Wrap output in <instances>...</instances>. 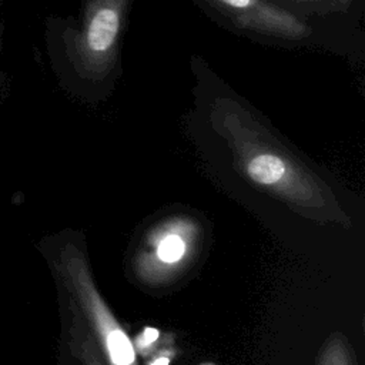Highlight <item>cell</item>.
Segmentation results:
<instances>
[{
    "label": "cell",
    "mask_w": 365,
    "mask_h": 365,
    "mask_svg": "<svg viewBox=\"0 0 365 365\" xmlns=\"http://www.w3.org/2000/svg\"><path fill=\"white\" fill-rule=\"evenodd\" d=\"M297 1H304V3H308V1H311V3H319V1H322V0H297Z\"/></svg>",
    "instance_id": "obj_9"
},
{
    "label": "cell",
    "mask_w": 365,
    "mask_h": 365,
    "mask_svg": "<svg viewBox=\"0 0 365 365\" xmlns=\"http://www.w3.org/2000/svg\"><path fill=\"white\" fill-rule=\"evenodd\" d=\"M351 1H352V0H334V3L336 4V7H338L339 10H345V9L351 4Z\"/></svg>",
    "instance_id": "obj_7"
},
{
    "label": "cell",
    "mask_w": 365,
    "mask_h": 365,
    "mask_svg": "<svg viewBox=\"0 0 365 365\" xmlns=\"http://www.w3.org/2000/svg\"><path fill=\"white\" fill-rule=\"evenodd\" d=\"M107 349L114 365H131L134 362V349L128 338L120 329H113L107 335Z\"/></svg>",
    "instance_id": "obj_4"
},
{
    "label": "cell",
    "mask_w": 365,
    "mask_h": 365,
    "mask_svg": "<svg viewBox=\"0 0 365 365\" xmlns=\"http://www.w3.org/2000/svg\"><path fill=\"white\" fill-rule=\"evenodd\" d=\"M185 250L184 241L177 235L165 237L158 247V257L165 262L177 261L182 257Z\"/></svg>",
    "instance_id": "obj_5"
},
{
    "label": "cell",
    "mask_w": 365,
    "mask_h": 365,
    "mask_svg": "<svg viewBox=\"0 0 365 365\" xmlns=\"http://www.w3.org/2000/svg\"><path fill=\"white\" fill-rule=\"evenodd\" d=\"M1 80H3V78H1V73H0V84H1Z\"/></svg>",
    "instance_id": "obj_10"
},
{
    "label": "cell",
    "mask_w": 365,
    "mask_h": 365,
    "mask_svg": "<svg viewBox=\"0 0 365 365\" xmlns=\"http://www.w3.org/2000/svg\"><path fill=\"white\" fill-rule=\"evenodd\" d=\"M151 365H168V359L167 358H160V359L154 361Z\"/></svg>",
    "instance_id": "obj_8"
},
{
    "label": "cell",
    "mask_w": 365,
    "mask_h": 365,
    "mask_svg": "<svg viewBox=\"0 0 365 365\" xmlns=\"http://www.w3.org/2000/svg\"><path fill=\"white\" fill-rule=\"evenodd\" d=\"M285 163L275 154L261 153L248 163L250 177L259 184H274L285 174Z\"/></svg>",
    "instance_id": "obj_3"
},
{
    "label": "cell",
    "mask_w": 365,
    "mask_h": 365,
    "mask_svg": "<svg viewBox=\"0 0 365 365\" xmlns=\"http://www.w3.org/2000/svg\"><path fill=\"white\" fill-rule=\"evenodd\" d=\"M157 336H158V331H157V329H154V328H145L144 332H143V335H141L140 339H138V344H140V346L150 345L151 342H154V341L157 339Z\"/></svg>",
    "instance_id": "obj_6"
},
{
    "label": "cell",
    "mask_w": 365,
    "mask_h": 365,
    "mask_svg": "<svg viewBox=\"0 0 365 365\" xmlns=\"http://www.w3.org/2000/svg\"><path fill=\"white\" fill-rule=\"evenodd\" d=\"M238 31L298 43L312 34L307 21L268 0H201Z\"/></svg>",
    "instance_id": "obj_2"
},
{
    "label": "cell",
    "mask_w": 365,
    "mask_h": 365,
    "mask_svg": "<svg viewBox=\"0 0 365 365\" xmlns=\"http://www.w3.org/2000/svg\"><path fill=\"white\" fill-rule=\"evenodd\" d=\"M131 0H87L77 24L47 23L50 60L81 97H104L120 73V46Z\"/></svg>",
    "instance_id": "obj_1"
},
{
    "label": "cell",
    "mask_w": 365,
    "mask_h": 365,
    "mask_svg": "<svg viewBox=\"0 0 365 365\" xmlns=\"http://www.w3.org/2000/svg\"><path fill=\"white\" fill-rule=\"evenodd\" d=\"M0 48H1V40H0Z\"/></svg>",
    "instance_id": "obj_11"
},
{
    "label": "cell",
    "mask_w": 365,
    "mask_h": 365,
    "mask_svg": "<svg viewBox=\"0 0 365 365\" xmlns=\"http://www.w3.org/2000/svg\"><path fill=\"white\" fill-rule=\"evenodd\" d=\"M327 1H334V0H327Z\"/></svg>",
    "instance_id": "obj_12"
}]
</instances>
